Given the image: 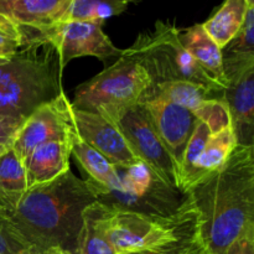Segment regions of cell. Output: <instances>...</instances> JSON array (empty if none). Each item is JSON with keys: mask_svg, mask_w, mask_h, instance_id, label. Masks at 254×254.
Segmentation results:
<instances>
[{"mask_svg": "<svg viewBox=\"0 0 254 254\" xmlns=\"http://www.w3.org/2000/svg\"><path fill=\"white\" fill-rule=\"evenodd\" d=\"M186 193L197 212L196 238L203 254H225L254 223L253 146H236L220 169Z\"/></svg>", "mask_w": 254, "mask_h": 254, "instance_id": "obj_1", "label": "cell"}, {"mask_svg": "<svg viewBox=\"0 0 254 254\" xmlns=\"http://www.w3.org/2000/svg\"><path fill=\"white\" fill-rule=\"evenodd\" d=\"M96 201L87 181L68 170L29 189L14 208L5 211L31 248L46 252L57 247L74 254L84 210Z\"/></svg>", "mask_w": 254, "mask_h": 254, "instance_id": "obj_2", "label": "cell"}, {"mask_svg": "<svg viewBox=\"0 0 254 254\" xmlns=\"http://www.w3.org/2000/svg\"><path fill=\"white\" fill-rule=\"evenodd\" d=\"M62 92L57 51L31 30L30 41L0 64V117L24 122L37 107Z\"/></svg>", "mask_w": 254, "mask_h": 254, "instance_id": "obj_3", "label": "cell"}, {"mask_svg": "<svg viewBox=\"0 0 254 254\" xmlns=\"http://www.w3.org/2000/svg\"><path fill=\"white\" fill-rule=\"evenodd\" d=\"M96 205L102 230L117 254L159 250L196 235L197 212L188 193L181 207L166 217L109 207L98 201Z\"/></svg>", "mask_w": 254, "mask_h": 254, "instance_id": "obj_4", "label": "cell"}, {"mask_svg": "<svg viewBox=\"0 0 254 254\" xmlns=\"http://www.w3.org/2000/svg\"><path fill=\"white\" fill-rule=\"evenodd\" d=\"M151 87L153 79L145 67L123 50L112 66L77 87L71 103L116 123L124 112L144 101Z\"/></svg>", "mask_w": 254, "mask_h": 254, "instance_id": "obj_5", "label": "cell"}, {"mask_svg": "<svg viewBox=\"0 0 254 254\" xmlns=\"http://www.w3.org/2000/svg\"><path fill=\"white\" fill-rule=\"evenodd\" d=\"M124 51L141 62L150 74L153 84L188 81L223 96L225 91L183 46L179 29L170 22L158 21L153 29L139 35L134 44Z\"/></svg>", "mask_w": 254, "mask_h": 254, "instance_id": "obj_6", "label": "cell"}, {"mask_svg": "<svg viewBox=\"0 0 254 254\" xmlns=\"http://www.w3.org/2000/svg\"><path fill=\"white\" fill-rule=\"evenodd\" d=\"M117 171L119 181L112 189L86 180L96 200L103 205L166 217L175 213L185 201L186 193L163 183L144 163L117 168Z\"/></svg>", "mask_w": 254, "mask_h": 254, "instance_id": "obj_7", "label": "cell"}, {"mask_svg": "<svg viewBox=\"0 0 254 254\" xmlns=\"http://www.w3.org/2000/svg\"><path fill=\"white\" fill-rule=\"evenodd\" d=\"M76 135L73 107L66 93L62 92L52 101L37 107L22 122L9 145L24 161L40 145L51 141L72 143Z\"/></svg>", "mask_w": 254, "mask_h": 254, "instance_id": "obj_8", "label": "cell"}, {"mask_svg": "<svg viewBox=\"0 0 254 254\" xmlns=\"http://www.w3.org/2000/svg\"><path fill=\"white\" fill-rule=\"evenodd\" d=\"M117 127L135 155L170 188L180 190L178 166L159 138L141 103L124 112L116 121Z\"/></svg>", "mask_w": 254, "mask_h": 254, "instance_id": "obj_9", "label": "cell"}, {"mask_svg": "<svg viewBox=\"0 0 254 254\" xmlns=\"http://www.w3.org/2000/svg\"><path fill=\"white\" fill-rule=\"evenodd\" d=\"M37 32L55 47L62 71L73 59L93 56L106 61L112 57H119L123 51L114 46L111 39L104 34L102 24L98 22H57Z\"/></svg>", "mask_w": 254, "mask_h": 254, "instance_id": "obj_10", "label": "cell"}, {"mask_svg": "<svg viewBox=\"0 0 254 254\" xmlns=\"http://www.w3.org/2000/svg\"><path fill=\"white\" fill-rule=\"evenodd\" d=\"M141 104L164 146L175 161L180 175L184 153L197 123V118L189 109L158 96L148 97Z\"/></svg>", "mask_w": 254, "mask_h": 254, "instance_id": "obj_11", "label": "cell"}, {"mask_svg": "<svg viewBox=\"0 0 254 254\" xmlns=\"http://www.w3.org/2000/svg\"><path fill=\"white\" fill-rule=\"evenodd\" d=\"M77 135L91 148L101 153L117 168H128L143 163L118 127L93 112L73 108Z\"/></svg>", "mask_w": 254, "mask_h": 254, "instance_id": "obj_12", "label": "cell"}, {"mask_svg": "<svg viewBox=\"0 0 254 254\" xmlns=\"http://www.w3.org/2000/svg\"><path fill=\"white\" fill-rule=\"evenodd\" d=\"M238 145L253 146L254 136V67L228 79L223 92Z\"/></svg>", "mask_w": 254, "mask_h": 254, "instance_id": "obj_13", "label": "cell"}, {"mask_svg": "<svg viewBox=\"0 0 254 254\" xmlns=\"http://www.w3.org/2000/svg\"><path fill=\"white\" fill-rule=\"evenodd\" d=\"M72 143L51 141L32 150L22 164L27 190L51 183L69 170Z\"/></svg>", "mask_w": 254, "mask_h": 254, "instance_id": "obj_14", "label": "cell"}, {"mask_svg": "<svg viewBox=\"0 0 254 254\" xmlns=\"http://www.w3.org/2000/svg\"><path fill=\"white\" fill-rule=\"evenodd\" d=\"M71 0H19L0 14L27 30L41 31L62 20Z\"/></svg>", "mask_w": 254, "mask_h": 254, "instance_id": "obj_15", "label": "cell"}, {"mask_svg": "<svg viewBox=\"0 0 254 254\" xmlns=\"http://www.w3.org/2000/svg\"><path fill=\"white\" fill-rule=\"evenodd\" d=\"M179 39L203 71L225 91L227 81L223 72L222 51L208 36L202 25L195 24L186 29H179Z\"/></svg>", "mask_w": 254, "mask_h": 254, "instance_id": "obj_16", "label": "cell"}, {"mask_svg": "<svg viewBox=\"0 0 254 254\" xmlns=\"http://www.w3.org/2000/svg\"><path fill=\"white\" fill-rule=\"evenodd\" d=\"M237 145V139H236L232 126L227 127L216 134H211L193 166L190 178L186 181L184 193L188 192L189 189L201 179L220 169L228 160Z\"/></svg>", "mask_w": 254, "mask_h": 254, "instance_id": "obj_17", "label": "cell"}, {"mask_svg": "<svg viewBox=\"0 0 254 254\" xmlns=\"http://www.w3.org/2000/svg\"><path fill=\"white\" fill-rule=\"evenodd\" d=\"M221 51L227 82L245 69L254 67V7H248L240 31Z\"/></svg>", "mask_w": 254, "mask_h": 254, "instance_id": "obj_18", "label": "cell"}, {"mask_svg": "<svg viewBox=\"0 0 254 254\" xmlns=\"http://www.w3.org/2000/svg\"><path fill=\"white\" fill-rule=\"evenodd\" d=\"M246 0H225L202 27L221 50L237 35L248 10Z\"/></svg>", "mask_w": 254, "mask_h": 254, "instance_id": "obj_19", "label": "cell"}, {"mask_svg": "<svg viewBox=\"0 0 254 254\" xmlns=\"http://www.w3.org/2000/svg\"><path fill=\"white\" fill-rule=\"evenodd\" d=\"M26 191L24 164L7 145L0 155V207L4 210L14 208Z\"/></svg>", "mask_w": 254, "mask_h": 254, "instance_id": "obj_20", "label": "cell"}, {"mask_svg": "<svg viewBox=\"0 0 254 254\" xmlns=\"http://www.w3.org/2000/svg\"><path fill=\"white\" fill-rule=\"evenodd\" d=\"M150 96L161 97L166 101L184 107V108L189 109L193 116L202 107L206 99L223 98V96H220L200 84L188 81L159 82V83L153 84L145 98Z\"/></svg>", "mask_w": 254, "mask_h": 254, "instance_id": "obj_21", "label": "cell"}, {"mask_svg": "<svg viewBox=\"0 0 254 254\" xmlns=\"http://www.w3.org/2000/svg\"><path fill=\"white\" fill-rule=\"evenodd\" d=\"M71 155L76 158L81 168L88 174L89 180L106 189H112L118 184L117 168L101 153L84 143L78 135L72 141Z\"/></svg>", "mask_w": 254, "mask_h": 254, "instance_id": "obj_22", "label": "cell"}, {"mask_svg": "<svg viewBox=\"0 0 254 254\" xmlns=\"http://www.w3.org/2000/svg\"><path fill=\"white\" fill-rule=\"evenodd\" d=\"M138 0H71L64 21H89L103 25L107 19L121 15L128 9L129 4Z\"/></svg>", "mask_w": 254, "mask_h": 254, "instance_id": "obj_23", "label": "cell"}, {"mask_svg": "<svg viewBox=\"0 0 254 254\" xmlns=\"http://www.w3.org/2000/svg\"><path fill=\"white\" fill-rule=\"evenodd\" d=\"M96 202L84 210L74 254H117L102 230Z\"/></svg>", "mask_w": 254, "mask_h": 254, "instance_id": "obj_24", "label": "cell"}, {"mask_svg": "<svg viewBox=\"0 0 254 254\" xmlns=\"http://www.w3.org/2000/svg\"><path fill=\"white\" fill-rule=\"evenodd\" d=\"M195 117L207 126L211 134H216L232 126L230 109L223 98L206 99L202 107L195 113Z\"/></svg>", "mask_w": 254, "mask_h": 254, "instance_id": "obj_25", "label": "cell"}, {"mask_svg": "<svg viewBox=\"0 0 254 254\" xmlns=\"http://www.w3.org/2000/svg\"><path fill=\"white\" fill-rule=\"evenodd\" d=\"M29 41L27 30L19 27L0 14V57L10 59Z\"/></svg>", "mask_w": 254, "mask_h": 254, "instance_id": "obj_26", "label": "cell"}, {"mask_svg": "<svg viewBox=\"0 0 254 254\" xmlns=\"http://www.w3.org/2000/svg\"><path fill=\"white\" fill-rule=\"evenodd\" d=\"M30 247L22 238L6 211L0 207V254H17Z\"/></svg>", "mask_w": 254, "mask_h": 254, "instance_id": "obj_27", "label": "cell"}, {"mask_svg": "<svg viewBox=\"0 0 254 254\" xmlns=\"http://www.w3.org/2000/svg\"><path fill=\"white\" fill-rule=\"evenodd\" d=\"M203 253L201 250V246L198 243L196 235L190 240H186L178 245L169 246V247L159 248V250L143 251V252L131 253V254H200Z\"/></svg>", "mask_w": 254, "mask_h": 254, "instance_id": "obj_28", "label": "cell"}, {"mask_svg": "<svg viewBox=\"0 0 254 254\" xmlns=\"http://www.w3.org/2000/svg\"><path fill=\"white\" fill-rule=\"evenodd\" d=\"M225 254H254V223L247 226L242 235L227 248Z\"/></svg>", "mask_w": 254, "mask_h": 254, "instance_id": "obj_29", "label": "cell"}, {"mask_svg": "<svg viewBox=\"0 0 254 254\" xmlns=\"http://www.w3.org/2000/svg\"><path fill=\"white\" fill-rule=\"evenodd\" d=\"M21 123L22 122L16 121V119L0 117V144H6V145H9L12 136L16 133V130L21 126Z\"/></svg>", "mask_w": 254, "mask_h": 254, "instance_id": "obj_30", "label": "cell"}, {"mask_svg": "<svg viewBox=\"0 0 254 254\" xmlns=\"http://www.w3.org/2000/svg\"><path fill=\"white\" fill-rule=\"evenodd\" d=\"M17 1H19V0H0V11H2L4 9L9 7L10 5L15 4V2Z\"/></svg>", "mask_w": 254, "mask_h": 254, "instance_id": "obj_31", "label": "cell"}, {"mask_svg": "<svg viewBox=\"0 0 254 254\" xmlns=\"http://www.w3.org/2000/svg\"><path fill=\"white\" fill-rule=\"evenodd\" d=\"M45 254H71L68 252H66L64 250H61V248H57V247H54V248H50V250H47Z\"/></svg>", "mask_w": 254, "mask_h": 254, "instance_id": "obj_32", "label": "cell"}, {"mask_svg": "<svg viewBox=\"0 0 254 254\" xmlns=\"http://www.w3.org/2000/svg\"><path fill=\"white\" fill-rule=\"evenodd\" d=\"M6 148H7L6 144H0V155H1L2 151H4Z\"/></svg>", "mask_w": 254, "mask_h": 254, "instance_id": "obj_33", "label": "cell"}, {"mask_svg": "<svg viewBox=\"0 0 254 254\" xmlns=\"http://www.w3.org/2000/svg\"><path fill=\"white\" fill-rule=\"evenodd\" d=\"M247 1V5L251 7H254V0H246Z\"/></svg>", "mask_w": 254, "mask_h": 254, "instance_id": "obj_34", "label": "cell"}, {"mask_svg": "<svg viewBox=\"0 0 254 254\" xmlns=\"http://www.w3.org/2000/svg\"><path fill=\"white\" fill-rule=\"evenodd\" d=\"M7 60H9V59H4V57H0V64H5V62H6Z\"/></svg>", "mask_w": 254, "mask_h": 254, "instance_id": "obj_35", "label": "cell"}, {"mask_svg": "<svg viewBox=\"0 0 254 254\" xmlns=\"http://www.w3.org/2000/svg\"><path fill=\"white\" fill-rule=\"evenodd\" d=\"M200 254H203V253H200Z\"/></svg>", "mask_w": 254, "mask_h": 254, "instance_id": "obj_36", "label": "cell"}]
</instances>
